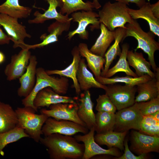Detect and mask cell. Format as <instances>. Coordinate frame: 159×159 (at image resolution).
Segmentation results:
<instances>
[{
	"label": "cell",
	"mask_w": 159,
	"mask_h": 159,
	"mask_svg": "<svg viewBox=\"0 0 159 159\" xmlns=\"http://www.w3.org/2000/svg\"><path fill=\"white\" fill-rule=\"evenodd\" d=\"M39 142L47 148L51 159H80L84 153V144L72 136L53 133L41 137Z\"/></svg>",
	"instance_id": "1"
},
{
	"label": "cell",
	"mask_w": 159,
	"mask_h": 159,
	"mask_svg": "<svg viewBox=\"0 0 159 159\" xmlns=\"http://www.w3.org/2000/svg\"><path fill=\"white\" fill-rule=\"evenodd\" d=\"M69 80L68 78L63 76L60 77L52 76L48 74L46 70L42 67L37 68L36 80L34 87L31 93L21 100L24 106H29L33 108L37 112L33 104V101L37 93L42 89L51 88L55 92L62 95L67 92L69 87Z\"/></svg>",
	"instance_id": "2"
},
{
	"label": "cell",
	"mask_w": 159,
	"mask_h": 159,
	"mask_svg": "<svg viewBox=\"0 0 159 159\" xmlns=\"http://www.w3.org/2000/svg\"><path fill=\"white\" fill-rule=\"evenodd\" d=\"M125 27L123 40L128 37L135 38L138 42V44L134 49L135 51L141 49L147 54L151 67L154 72H156L158 68L157 67L155 62L154 55L155 52L159 50V43L155 40L154 34L151 31L147 32L144 31L135 19L131 23H127Z\"/></svg>",
	"instance_id": "3"
},
{
	"label": "cell",
	"mask_w": 159,
	"mask_h": 159,
	"mask_svg": "<svg viewBox=\"0 0 159 159\" xmlns=\"http://www.w3.org/2000/svg\"><path fill=\"white\" fill-rule=\"evenodd\" d=\"M127 5L118 1L106 2L99 11L100 23L103 24L111 31L118 28H126V24L131 23L134 20L128 12Z\"/></svg>",
	"instance_id": "4"
},
{
	"label": "cell",
	"mask_w": 159,
	"mask_h": 159,
	"mask_svg": "<svg viewBox=\"0 0 159 159\" xmlns=\"http://www.w3.org/2000/svg\"><path fill=\"white\" fill-rule=\"evenodd\" d=\"M15 111L18 118L17 125L23 128L29 138L39 142L42 127L49 117L44 114H36V110L29 106L18 107Z\"/></svg>",
	"instance_id": "5"
},
{
	"label": "cell",
	"mask_w": 159,
	"mask_h": 159,
	"mask_svg": "<svg viewBox=\"0 0 159 159\" xmlns=\"http://www.w3.org/2000/svg\"><path fill=\"white\" fill-rule=\"evenodd\" d=\"M105 85L104 90L115 106L120 110L133 105L135 103L136 86L116 84Z\"/></svg>",
	"instance_id": "6"
},
{
	"label": "cell",
	"mask_w": 159,
	"mask_h": 159,
	"mask_svg": "<svg viewBox=\"0 0 159 159\" xmlns=\"http://www.w3.org/2000/svg\"><path fill=\"white\" fill-rule=\"evenodd\" d=\"M115 123L113 131L127 132L130 129L139 131L143 116L137 102L133 105L122 109L115 113Z\"/></svg>",
	"instance_id": "7"
},
{
	"label": "cell",
	"mask_w": 159,
	"mask_h": 159,
	"mask_svg": "<svg viewBox=\"0 0 159 159\" xmlns=\"http://www.w3.org/2000/svg\"><path fill=\"white\" fill-rule=\"evenodd\" d=\"M89 130L87 127L72 121L58 120L49 117L42 127V132L44 136L55 133L72 136L79 132L85 134Z\"/></svg>",
	"instance_id": "8"
},
{
	"label": "cell",
	"mask_w": 159,
	"mask_h": 159,
	"mask_svg": "<svg viewBox=\"0 0 159 159\" xmlns=\"http://www.w3.org/2000/svg\"><path fill=\"white\" fill-rule=\"evenodd\" d=\"M0 25L6 32L10 40L13 42L14 48H25L26 44L24 40L26 38H30L31 36L27 32L25 26L19 23L18 19L0 13Z\"/></svg>",
	"instance_id": "9"
},
{
	"label": "cell",
	"mask_w": 159,
	"mask_h": 159,
	"mask_svg": "<svg viewBox=\"0 0 159 159\" xmlns=\"http://www.w3.org/2000/svg\"><path fill=\"white\" fill-rule=\"evenodd\" d=\"M95 128L92 127L84 135H76L74 137L78 142H82L84 145V150L82 159H89L98 155H108L117 158L122 154L118 148L112 147L108 149L102 148L95 140Z\"/></svg>",
	"instance_id": "10"
},
{
	"label": "cell",
	"mask_w": 159,
	"mask_h": 159,
	"mask_svg": "<svg viewBox=\"0 0 159 159\" xmlns=\"http://www.w3.org/2000/svg\"><path fill=\"white\" fill-rule=\"evenodd\" d=\"M71 16L73 21L78 22V25L76 29L69 32L67 38L69 40L76 34L82 39H88L89 34L86 28L90 24L91 25L90 27L92 30L100 28L98 14L92 11L74 12L72 14Z\"/></svg>",
	"instance_id": "11"
},
{
	"label": "cell",
	"mask_w": 159,
	"mask_h": 159,
	"mask_svg": "<svg viewBox=\"0 0 159 159\" xmlns=\"http://www.w3.org/2000/svg\"><path fill=\"white\" fill-rule=\"evenodd\" d=\"M49 108V109H41L40 113L58 120L72 121L86 127L85 124L78 115L77 102L75 103H59L53 104L50 105Z\"/></svg>",
	"instance_id": "12"
},
{
	"label": "cell",
	"mask_w": 159,
	"mask_h": 159,
	"mask_svg": "<svg viewBox=\"0 0 159 159\" xmlns=\"http://www.w3.org/2000/svg\"><path fill=\"white\" fill-rule=\"evenodd\" d=\"M130 142V150L138 155L159 152V137L145 135L133 130Z\"/></svg>",
	"instance_id": "13"
},
{
	"label": "cell",
	"mask_w": 159,
	"mask_h": 159,
	"mask_svg": "<svg viewBox=\"0 0 159 159\" xmlns=\"http://www.w3.org/2000/svg\"><path fill=\"white\" fill-rule=\"evenodd\" d=\"M31 56L29 50L24 48L11 57L10 62L6 66L4 70L7 80H16L23 75L26 70Z\"/></svg>",
	"instance_id": "14"
},
{
	"label": "cell",
	"mask_w": 159,
	"mask_h": 159,
	"mask_svg": "<svg viewBox=\"0 0 159 159\" xmlns=\"http://www.w3.org/2000/svg\"><path fill=\"white\" fill-rule=\"evenodd\" d=\"M77 97L62 96L55 92L51 88L47 87L39 91L36 95L33 101L35 107H47L59 103H75Z\"/></svg>",
	"instance_id": "15"
},
{
	"label": "cell",
	"mask_w": 159,
	"mask_h": 159,
	"mask_svg": "<svg viewBox=\"0 0 159 159\" xmlns=\"http://www.w3.org/2000/svg\"><path fill=\"white\" fill-rule=\"evenodd\" d=\"M37 63L36 57L31 55L25 72L19 78L20 86L17 93L19 97H26L33 90L36 82Z\"/></svg>",
	"instance_id": "16"
},
{
	"label": "cell",
	"mask_w": 159,
	"mask_h": 159,
	"mask_svg": "<svg viewBox=\"0 0 159 159\" xmlns=\"http://www.w3.org/2000/svg\"><path fill=\"white\" fill-rule=\"evenodd\" d=\"M78 99L77 113L79 118L85 124L89 130L93 127L95 128L96 116L93 110L94 104L89 91H84Z\"/></svg>",
	"instance_id": "17"
},
{
	"label": "cell",
	"mask_w": 159,
	"mask_h": 159,
	"mask_svg": "<svg viewBox=\"0 0 159 159\" xmlns=\"http://www.w3.org/2000/svg\"><path fill=\"white\" fill-rule=\"evenodd\" d=\"M45 0L49 4L48 9L45 11L43 14H41L38 11H35L34 14L35 18L33 19L29 20V23L41 24L47 20L52 19L62 22H67L72 20V18H69L68 15H62L57 11V7H59L61 8L63 5L62 0Z\"/></svg>",
	"instance_id": "18"
},
{
	"label": "cell",
	"mask_w": 159,
	"mask_h": 159,
	"mask_svg": "<svg viewBox=\"0 0 159 159\" xmlns=\"http://www.w3.org/2000/svg\"><path fill=\"white\" fill-rule=\"evenodd\" d=\"M71 53L73 60L71 63L65 68L62 70L54 69L46 70V73L49 75L57 74L60 76L69 78L72 79L75 92L79 94L81 90L77 78V74L79 63L81 59L78 47L75 46L72 49Z\"/></svg>",
	"instance_id": "19"
},
{
	"label": "cell",
	"mask_w": 159,
	"mask_h": 159,
	"mask_svg": "<svg viewBox=\"0 0 159 159\" xmlns=\"http://www.w3.org/2000/svg\"><path fill=\"white\" fill-rule=\"evenodd\" d=\"M71 22H62L56 20L48 27L49 34H44L41 36L40 38L42 41V42L33 45L26 44V48L29 50L41 48L58 41L59 36L64 31H68L70 27Z\"/></svg>",
	"instance_id": "20"
},
{
	"label": "cell",
	"mask_w": 159,
	"mask_h": 159,
	"mask_svg": "<svg viewBox=\"0 0 159 159\" xmlns=\"http://www.w3.org/2000/svg\"><path fill=\"white\" fill-rule=\"evenodd\" d=\"M155 73V77L136 86L138 94L135 97V102H146L159 97V68Z\"/></svg>",
	"instance_id": "21"
},
{
	"label": "cell",
	"mask_w": 159,
	"mask_h": 159,
	"mask_svg": "<svg viewBox=\"0 0 159 159\" xmlns=\"http://www.w3.org/2000/svg\"><path fill=\"white\" fill-rule=\"evenodd\" d=\"M127 59L129 65L135 69L138 77L147 74L152 78L155 77L156 73L152 71L150 63L146 60L141 52L128 50Z\"/></svg>",
	"instance_id": "22"
},
{
	"label": "cell",
	"mask_w": 159,
	"mask_h": 159,
	"mask_svg": "<svg viewBox=\"0 0 159 159\" xmlns=\"http://www.w3.org/2000/svg\"><path fill=\"white\" fill-rule=\"evenodd\" d=\"M77 78L81 91L89 90L91 88H101L104 90L105 85L98 82L92 74L88 70L85 59H81L77 74Z\"/></svg>",
	"instance_id": "23"
},
{
	"label": "cell",
	"mask_w": 159,
	"mask_h": 159,
	"mask_svg": "<svg viewBox=\"0 0 159 159\" xmlns=\"http://www.w3.org/2000/svg\"><path fill=\"white\" fill-rule=\"evenodd\" d=\"M78 48L81 56L85 59L88 66L94 74L95 77L101 76V70L103 69L105 62V58L91 52L85 43H80Z\"/></svg>",
	"instance_id": "24"
},
{
	"label": "cell",
	"mask_w": 159,
	"mask_h": 159,
	"mask_svg": "<svg viewBox=\"0 0 159 159\" xmlns=\"http://www.w3.org/2000/svg\"><path fill=\"white\" fill-rule=\"evenodd\" d=\"M149 2L146 3L138 9L128 8V12L134 19H142L146 20L149 26L150 31L159 36V19L154 16L150 7Z\"/></svg>",
	"instance_id": "25"
},
{
	"label": "cell",
	"mask_w": 159,
	"mask_h": 159,
	"mask_svg": "<svg viewBox=\"0 0 159 159\" xmlns=\"http://www.w3.org/2000/svg\"><path fill=\"white\" fill-rule=\"evenodd\" d=\"M127 132L112 130L97 133L94 135L95 140L99 145H105L109 148L115 147L122 150L124 149V143Z\"/></svg>",
	"instance_id": "26"
},
{
	"label": "cell",
	"mask_w": 159,
	"mask_h": 159,
	"mask_svg": "<svg viewBox=\"0 0 159 159\" xmlns=\"http://www.w3.org/2000/svg\"><path fill=\"white\" fill-rule=\"evenodd\" d=\"M100 34L90 50L93 53L104 57L106 51L112 42L114 40L115 30H108L102 23H100Z\"/></svg>",
	"instance_id": "27"
},
{
	"label": "cell",
	"mask_w": 159,
	"mask_h": 159,
	"mask_svg": "<svg viewBox=\"0 0 159 159\" xmlns=\"http://www.w3.org/2000/svg\"><path fill=\"white\" fill-rule=\"evenodd\" d=\"M125 30V28H118L115 30V42L105 54V62L103 69L101 72V76L104 77L114 60L117 56H119L120 55L121 50L119 44L123 41Z\"/></svg>",
	"instance_id": "28"
},
{
	"label": "cell",
	"mask_w": 159,
	"mask_h": 159,
	"mask_svg": "<svg viewBox=\"0 0 159 159\" xmlns=\"http://www.w3.org/2000/svg\"><path fill=\"white\" fill-rule=\"evenodd\" d=\"M18 121L15 110L9 104L0 101V133L14 129Z\"/></svg>",
	"instance_id": "29"
},
{
	"label": "cell",
	"mask_w": 159,
	"mask_h": 159,
	"mask_svg": "<svg viewBox=\"0 0 159 159\" xmlns=\"http://www.w3.org/2000/svg\"><path fill=\"white\" fill-rule=\"evenodd\" d=\"M32 10L29 7L20 5L19 0H6L0 5V13L18 19L27 18Z\"/></svg>",
	"instance_id": "30"
},
{
	"label": "cell",
	"mask_w": 159,
	"mask_h": 159,
	"mask_svg": "<svg viewBox=\"0 0 159 159\" xmlns=\"http://www.w3.org/2000/svg\"><path fill=\"white\" fill-rule=\"evenodd\" d=\"M63 4L59 13L64 15L69 14L79 10L92 11L93 9H98L101 7L98 2L88 1L84 2L82 0H62Z\"/></svg>",
	"instance_id": "31"
},
{
	"label": "cell",
	"mask_w": 159,
	"mask_h": 159,
	"mask_svg": "<svg viewBox=\"0 0 159 159\" xmlns=\"http://www.w3.org/2000/svg\"><path fill=\"white\" fill-rule=\"evenodd\" d=\"M121 47V52L118 60L113 67L108 69L104 77L110 78L120 72H123L127 75L132 77H138L130 68L127 60V55L129 48V45L127 43H125Z\"/></svg>",
	"instance_id": "32"
},
{
	"label": "cell",
	"mask_w": 159,
	"mask_h": 159,
	"mask_svg": "<svg viewBox=\"0 0 159 159\" xmlns=\"http://www.w3.org/2000/svg\"><path fill=\"white\" fill-rule=\"evenodd\" d=\"M151 78L148 75L140 77H134L130 76L125 77H115L112 78H107L100 76L95 77L99 83L103 85H109L118 83H124L125 84L137 86L141 83L147 81Z\"/></svg>",
	"instance_id": "33"
},
{
	"label": "cell",
	"mask_w": 159,
	"mask_h": 159,
	"mask_svg": "<svg viewBox=\"0 0 159 159\" xmlns=\"http://www.w3.org/2000/svg\"><path fill=\"white\" fill-rule=\"evenodd\" d=\"M95 116V130L97 133L114 130L115 123V113L98 112Z\"/></svg>",
	"instance_id": "34"
},
{
	"label": "cell",
	"mask_w": 159,
	"mask_h": 159,
	"mask_svg": "<svg viewBox=\"0 0 159 159\" xmlns=\"http://www.w3.org/2000/svg\"><path fill=\"white\" fill-rule=\"evenodd\" d=\"M29 136L21 127L17 125L9 131L0 133V154L3 155V150L8 144Z\"/></svg>",
	"instance_id": "35"
},
{
	"label": "cell",
	"mask_w": 159,
	"mask_h": 159,
	"mask_svg": "<svg viewBox=\"0 0 159 159\" xmlns=\"http://www.w3.org/2000/svg\"><path fill=\"white\" fill-rule=\"evenodd\" d=\"M139 132L148 135L159 137V121L151 115L143 116Z\"/></svg>",
	"instance_id": "36"
},
{
	"label": "cell",
	"mask_w": 159,
	"mask_h": 159,
	"mask_svg": "<svg viewBox=\"0 0 159 159\" xmlns=\"http://www.w3.org/2000/svg\"><path fill=\"white\" fill-rule=\"evenodd\" d=\"M96 110L98 112H103L115 113L116 108L106 94L100 95L96 99Z\"/></svg>",
	"instance_id": "37"
},
{
	"label": "cell",
	"mask_w": 159,
	"mask_h": 159,
	"mask_svg": "<svg viewBox=\"0 0 159 159\" xmlns=\"http://www.w3.org/2000/svg\"><path fill=\"white\" fill-rule=\"evenodd\" d=\"M137 103L143 116L150 115L159 111V97L148 101Z\"/></svg>",
	"instance_id": "38"
},
{
	"label": "cell",
	"mask_w": 159,
	"mask_h": 159,
	"mask_svg": "<svg viewBox=\"0 0 159 159\" xmlns=\"http://www.w3.org/2000/svg\"><path fill=\"white\" fill-rule=\"evenodd\" d=\"M124 153L119 157L117 158V159H145L148 157L147 154H141L138 155H135L130 150L129 148L128 140L127 139L124 140Z\"/></svg>",
	"instance_id": "39"
},
{
	"label": "cell",
	"mask_w": 159,
	"mask_h": 159,
	"mask_svg": "<svg viewBox=\"0 0 159 159\" xmlns=\"http://www.w3.org/2000/svg\"><path fill=\"white\" fill-rule=\"evenodd\" d=\"M118 2L128 5L129 3L135 4L139 8L142 6L145 3L144 0H115Z\"/></svg>",
	"instance_id": "40"
},
{
	"label": "cell",
	"mask_w": 159,
	"mask_h": 159,
	"mask_svg": "<svg viewBox=\"0 0 159 159\" xmlns=\"http://www.w3.org/2000/svg\"><path fill=\"white\" fill-rule=\"evenodd\" d=\"M150 7L151 11L155 17L159 19V1L156 3L150 4Z\"/></svg>",
	"instance_id": "41"
},
{
	"label": "cell",
	"mask_w": 159,
	"mask_h": 159,
	"mask_svg": "<svg viewBox=\"0 0 159 159\" xmlns=\"http://www.w3.org/2000/svg\"><path fill=\"white\" fill-rule=\"evenodd\" d=\"M10 41L8 36L3 32L0 27V45L9 44Z\"/></svg>",
	"instance_id": "42"
},
{
	"label": "cell",
	"mask_w": 159,
	"mask_h": 159,
	"mask_svg": "<svg viewBox=\"0 0 159 159\" xmlns=\"http://www.w3.org/2000/svg\"><path fill=\"white\" fill-rule=\"evenodd\" d=\"M5 59V56L4 54L0 51V64L3 63Z\"/></svg>",
	"instance_id": "43"
},
{
	"label": "cell",
	"mask_w": 159,
	"mask_h": 159,
	"mask_svg": "<svg viewBox=\"0 0 159 159\" xmlns=\"http://www.w3.org/2000/svg\"><path fill=\"white\" fill-rule=\"evenodd\" d=\"M156 120L159 121V111L151 115Z\"/></svg>",
	"instance_id": "44"
},
{
	"label": "cell",
	"mask_w": 159,
	"mask_h": 159,
	"mask_svg": "<svg viewBox=\"0 0 159 159\" xmlns=\"http://www.w3.org/2000/svg\"><path fill=\"white\" fill-rule=\"evenodd\" d=\"M94 0L95 1H98V0Z\"/></svg>",
	"instance_id": "45"
},
{
	"label": "cell",
	"mask_w": 159,
	"mask_h": 159,
	"mask_svg": "<svg viewBox=\"0 0 159 159\" xmlns=\"http://www.w3.org/2000/svg\"><path fill=\"white\" fill-rule=\"evenodd\" d=\"M145 1H146V0H144Z\"/></svg>",
	"instance_id": "46"
}]
</instances>
